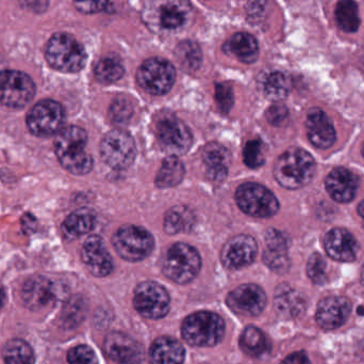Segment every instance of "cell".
I'll use <instances>...</instances> for the list:
<instances>
[{"mask_svg": "<svg viewBox=\"0 0 364 364\" xmlns=\"http://www.w3.org/2000/svg\"><path fill=\"white\" fill-rule=\"evenodd\" d=\"M87 135L78 126L62 128L55 135V151L64 169L76 175H85L93 168V160L85 147Z\"/></svg>", "mask_w": 364, "mask_h": 364, "instance_id": "6da1fadb", "label": "cell"}, {"mask_svg": "<svg viewBox=\"0 0 364 364\" xmlns=\"http://www.w3.org/2000/svg\"><path fill=\"white\" fill-rule=\"evenodd\" d=\"M316 168V160L308 152L291 147L276 162L274 177L282 187L299 189L311 182Z\"/></svg>", "mask_w": 364, "mask_h": 364, "instance_id": "7a4b0ae2", "label": "cell"}, {"mask_svg": "<svg viewBox=\"0 0 364 364\" xmlns=\"http://www.w3.org/2000/svg\"><path fill=\"white\" fill-rule=\"evenodd\" d=\"M45 57L51 68L63 73H76L87 63L85 47L68 33H55L49 38Z\"/></svg>", "mask_w": 364, "mask_h": 364, "instance_id": "3957f363", "label": "cell"}, {"mask_svg": "<svg viewBox=\"0 0 364 364\" xmlns=\"http://www.w3.org/2000/svg\"><path fill=\"white\" fill-rule=\"evenodd\" d=\"M223 318L212 312H198L184 320L181 335L186 343L199 348L214 346L224 338Z\"/></svg>", "mask_w": 364, "mask_h": 364, "instance_id": "277c9868", "label": "cell"}, {"mask_svg": "<svg viewBox=\"0 0 364 364\" xmlns=\"http://www.w3.org/2000/svg\"><path fill=\"white\" fill-rule=\"evenodd\" d=\"M200 266V256L196 249L178 243L168 249L164 261V273L172 281L186 284L198 275Z\"/></svg>", "mask_w": 364, "mask_h": 364, "instance_id": "5b68a950", "label": "cell"}, {"mask_svg": "<svg viewBox=\"0 0 364 364\" xmlns=\"http://www.w3.org/2000/svg\"><path fill=\"white\" fill-rule=\"evenodd\" d=\"M113 245L124 260L138 262L149 256L155 247L153 235L136 226L122 227L113 236Z\"/></svg>", "mask_w": 364, "mask_h": 364, "instance_id": "8992f818", "label": "cell"}, {"mask_svg": "<svg viewBox=\"0 0 364 364\" xmlns=\"http://www.w3.org/2000/svg\"><path fill=\"white\" fill-rule=\"evenodd\" d=\"M235 200L240 209L252 217H272L279 209V202L273 192L258 183H245L240 186Z\"/></svg>", "mask_w": 364, "mask_h": 364, "instance_id": "52a82bcc", "label": "cell"}, {"mask_svg": "<svg viewBox=\"0 0 364 364\" xmlns=\"http://www.w3.org/2000/svg\"><path fill=\"white\" fill-rule=\"evenodd\" d=\"M65 121V111L60 103L53 100H43L36 103L27 115V126L36 137L58 135Z\"/></svg>", "mask_w": 364, "mask_h": 364, "instance_id": "ba28073f", "label": "cell"}, {"mask_svg": "<svg viewBox=\"0 0 364 364\" xmlns=\"http://www.w3.org/2000/svg\"><path fill=\"white\" fill-rule=\"evenodd\" d=\"M36 83L29 75L19 71L0 72V104L9 108H23L36 95Z\"/></svg>", "mask_w": 364, "mask_h": 364, "instance_id": "9c48e42d", "label": "cell"}, {"mask_svg": "<svg viewBox=\"0 0 364 364\" xmlns=\"http://www.w3.org/2000/svg\"><path fill=\"white\" fill-rule=\"evenodd\" d=\"M100 155L111 168L117 170L129 168L136 160V142L125 130H111L102 139Z\"/></svg>", "mask_w": 364, "mask_h": 364, "instance_id": "30bf717a", "label": "cell"}, {"mask_svg": "<svg viewBox=\"0 0 364 364\" xmlns=\"http://www.w3.org/2000/svg\"><path fill=\"white\" fill-rule=\"evenodd\" d=\"M156 132L162 149L170 156L178 157L186 154L192 145V134L188 126L170 113L158 120Z\"/></svg>", "mask_w": 364, "mask_h": 364, "instance_id": "8fae6325", "label": "cell"}, {"mask_svg": "<svg viewBox=\"0 0 364 364\" xmlns=\"http://www.w3.org/2000/svg\"><path fill=\"white\" fill-rule=\"evenodd\" d=\"M139 83L151 94H166L172 89L176 77L174 66L168 60L153 58L143 62L139 68Z\"/></svg>", "mask_w": 364, "mask_h": 364, "instance_id": "7c38bea8", "label": "cell"}, {"mask_svg": "<svg viewBox=\"0 0 364 364\" xmlns=\"http://www.w3.org/2000/svg\"><path fill=\"white\" fill-rule=\"evenodd\" d=\"M170 296L164 286L153 281H145L134 293V307L146 318L159 320L170 310Z\"/></svg>", "mask_w": 364, "mask_h": 364, "instance_id": "4fadbf2b", "label": "cell"}, {"mask_svg": "<svg viewBox=\"0 0 364 364\" xmlns=\"http://www.w3.org/2000/svg\"><path fill=\"white\" fill-rule=\"evenodd\" d=\"M229 308L245 316H259L267 305V295L260 286L244 284L235 288L227 298Z\"/></svg>", "mask_w": 364, "mask_h": 364, "instance_id": "5bb4252c", "label": "cell"}, {"mask_svg": "<svg viewBox=\"0 0 364 364\" xmlns=\"http://www.w3.org/2000/svg\"><path fill=\"white\" fill-rule=\"evenodd\" d=\"M105 352L119 364H141L144 359L142 346L123 333H111L105 340Z\"/></svg>", "mask_w": 364, "mask_h": 364, "instance_id": "9a60e30c", "label": "cell"}, {"mask_svg": "<svg viewBox=\"0 0 364 364\" xmlns=\"http://www.w3.org/2000/svg\"><path fill=\"white\" fill-rule=\"evenodd\" d=\"M352 311L350 299L343 296H329L320 301L316 320L325 331H335L343 326Z\"/></svg>", "mask_w": 364, "mask_h": 364, "instance_id": "2e32d148", "label": "cell"}, {"mask_svg": "<svg viewBox=\"0 0 364 364\" xmlns=\"http://www.w3.org/2000/svg\"><path fill=\"white\" fill-rule=\"evenodd\" d=\"M258 252L256 241L248 235H237L227 241L222 252L225 266L240 269L254 262Z\"/></svg>", "mask_w": 364, "mask_h": 364, "instance_id": "e0dca14e", "label": "cell"}, {"mask_svg": "<svg viewBox=\"0 0 364 364\" xmlns=\"http://www.w3.org/2000/svg\"><path fill=\"white\" fill-rule=\"evenodd\" d=\"M21 299L28 309L42 311L55 301V286L45 277L29 278L21 288Z\"/></svg>", "mask_w": 364, "mask_h": 364, "instance_id": "ac0fdd59", "label": "cell"}, {"mask_svg": "<svg viewBox=\"0 0 364 364\" xmlns=\"http://www.w3.org/2000/svg\"><path fill=\"white\" fill-rule=\"evenodd\" d=\"M81 258L85 266L95 277H106L112 273V258L105 247L102 237L97 235L90 236L85 241L81 251Z\"/></svg>", "mask_w": 364, "mask_h": 364, "instance_id": "d6986e66", "label": "cell"}, {"mask_svg": "<svg viewBox=\"0 0 364 364\" xmlns=\"http://www.w3.org/2000/svg\"><path fill=\"white\" fill-rule=\"evenodd\" d=\"M327 254L338 262H354L358 252V243L346 229H333L324 237Z\"/></svg>", "mask_w": 364, "mask_h": 364, "instance_id": "ffe728a7", "label": "cell"}, {"mask_svg": "<svg viewBox=\"0 0 364 364\" xmlns=\"http://www.w3.org/2000/svg\"><path fill=\"white\" fill-rule=\"evenodd\" d=\"M306 128L310 142L318 149H328L337 138L328 115L318 108L311 109L308 113Z\"/></svg>", "mask_w": 364, "mask_h": 364, "instance_id": "44dd1931", "label": "cell"}, {"mask_svg": "<svg viewBox=\"0 0 364 364\" xmlns=\"http://www.w3.org/2000/svg\"><path fill=\"white\" fill-rule=\"evenodd\" d=\"M325 185L333 200L348 203L356 196L358 180L352 171L346 168H336L329 173Z\"/></svg>", "mask_w": 364, "mask_h": 364, "instance_id": "7402d4cb", "label": "cell"}, {"mask_svg": "<svg viewBox=\"0 0 364 364\" xmlns=\"http://www.w3.org/2000/svg\"><path fill=\"white\" fill-rule=\"evenodd\" d=\"M203 160L207 168V175L213 181H223L228 173L230 153L224 145L211 142L205 145Z\"/></svg>", "mask_w": 364, "mask_h": 364, "instance_id": "603a6c76", "label": "cell"}, {"mask_svg": "<svg viewBox=\"0 0 364 364\" xmlns=\"http://www.w3.org/2000/svg\"><path fill=\"white\" fill-rule=\"evenodd\" d=\"M184 354L186 352L181 342L162 337L154 342L149 356L153 364H182Z\"/></svg>", "mask_w": 364, "mask_h": 364, "instance_id": "cb8c5ba5", "label": "cell"}, {"mask_svg": "<svg viewBox=\"0 0 364 364\" xmlns=\"http://www.w3.org/2000/svg\"><path fill=\"white\" fill-rule=\"evenodd\" d=\"M227 53L245 63L255 62L259 56V45L255 36L247 32H239L231 36L224 46Z\"/></svg>", "mask_w": 364, "mask_h": 364, "instance_id": "d4e9b609", "label": "cell"}, {"mask_svg": "<svg viewBox=\"0 0 364 364\" xmlns=\"http://www.w3.org/2000/svg\"><path fill=\"white\" fill-rule=\"evenodd\" d=\"M275 308L287 318H296L306 309L303 295L289 286H280L275 293Z\"/></svg>", "mask_w": 364, "mask_h": 364, "instance_id": "484cf974", "label": "cell"}, {"mask_svg": "<svg viewBox=\"0 0 364 364\" xmlns=\"http://www.w3.org/2000/svg\"><path fill=\"white\" fill-rule=\"evenodd\" d=\"M95 214L91 209H78L66 218L62 231L66 239H75L89 233L95 226Z\"/></svg>", "mask_w": 364, "mask_h": 364, "instance_id": "4316f807", "label": "cell"}, {"mask_svg": "<svg viewBox=\"0 0 364 364\" xmlns=\"http://www.w3.org/2000/svg\"><path fill=\"white\" fill-rule=\"evenodd\" d=\"M188 2H164L160 6V25L168 30L182 27L188 19Z\"/></svg>", "mask_w": 364, "mask_h": 364, "instance_id": "83f0119b", "label": "cell"}, {"mask_svg": "<svg viewBox=\"0 0 364 364\" xmlns=\"http://www.w3.org/2000/svg\"><path fill=\"white\" fill-rule=\"evenodd\" d=\"M184 166L176 156H168L164 160L161 169L156 177V185L159 188L175 187L183 180Z\"/></svg>", "mask_w": 364, "mask_h": 364, "instance_id": "f1b7e54d", "label": "cell"}, {"mask_svg": "<svg viewBox=\"0 0 364 364\" xmlns=\"http://www.w3.org/2000/svg\"><path fill=\"white\" fill-rule=\"evenodd\" d=\"M195 222L194 214L186 207H172L164 218V229L168 234L186 232L193 228Z\"/></svg>", "mask_w": 364, "mask_h": 364, "instance_id": "f546056e", "label": "cell"}, {"mask_svg": "<svg viewBox=\"0 0 364 364\" xmlns=\"http://www.w3.org/2000/svg\"><path fill=\"white\" fill-rule=\"evenodd\" d=\"M6 364H34L36 357L31 346L21 339H13L6 342L2 350Z\"/></svg>", "mask_w": 364, "mask_h": 364, "instance_id": "4dcf8cb0", "label": "cell"}, {"mask_svg": "<svg viewBox=\"0 0 364 364\" xmlns=\"http://www.w3.org/2000/svg\"><path fill=\"white\" fill-rule=\"evenodd\" d=\"M242 350L250 356L259 357L267 352L269 343L264 333L257 327H247L240 339Z\"/></svg>", "mask_w": 364, "mask_h": 364, "instance_id": "1f68e13d", "label": "cell"}, {"mask_svg": "<svg viewBox=\"0 0 364 364\" xmlns=\"http://www.w3.org/2000/svg\"><path fill=\"white\" fill-rule=\"evenodd\" d=\"M338 25L346 32H356L360 25L359 10L354 1H340L336 8Z\"/></svg>", "mask_w": 364, "mask_h": 364, "instance_id": "d6a6232c", "label": "cell"}, {"mask_svg": "<svg viewBox=\"0 0 364 364\" xmlns=\"http://www.w3.org/2000/svg\"><path fill=\"white\" fill-rule=\"evenodd\" d=\"M124 72L123 63L114 56L102 58L94 71L96 78L102 83H115L123 77Z\"/></svg>", "mask_w": 364, "mask_h": 364, "instance_id": "836d02e7", "label": "cell"}, {"mask_svg": "<svg viewBox=\"0 0 364 364\" xmlns=\"http://www.w3.org/2000/svg\"><path fill=\"white\" fill-rule=\"evenodd\" d=\"M290 83L286 75L280 72H274L265 79L264 93L269 100L279 102L288 96Z\"/></svg>", "mask_w": 364, "mask_h": 364, "instance_id": "e575fe53", "label": "cell"}, {"mask_svg": "<svg viewBox=\"0 0 364 364\" xmlns=\"http://www.w3.org/2000/svg\"><path fill=\"white\" fill-rule=\"evenodd\" d=\"M176 56L179 64L184 70L192 72L200 66L201 51L196 43L191 41L181 42L177 47Z\"/></svg>", "mask_w": 364, "mask_h": 364, "instance_id": "d590c367", "label": "cell"}, {"mask_svg": "<svg viewBox=\"0 0 364 364\" xmlns=\"http://www.w3.org/2000/svg\"><path fill=\"white\" fill-rule=\"evenodd\" d=\"M263 261L272 271H277V273H286L290 269L288 250L267 248L263 254Z\"/></svg>", "mask_w": 364, "mask_h": 364, "instance_id": "8d00e7d4", "label": "cell"}, {"mask_svg": "<svg viewBox=\"0 0 364 364\" xmlns=\"http://www.w3.org/2000/svg\"><path fill=\"white\" fill-rule=\"evenodd\" d=\"M307 275L316 286L326 284V262L320 254H314L307 263Z\"/></svg>", "mask_w": 364, "mask_h": 364, "instance_id": "74e56055", "label": "cell"}, {"mask_svg": "<svg viewBox=\"0 0 364 364\" xmlns=\"http://www.w3.org/2000/svg\"><path fill=\"white\" fill-rule=\"evenodd\" d=\"M134 107L132 102L125 96H117L110 107V118L113 122L124 124L132 119Z\"/></svg>", "mask_w": 364, "mask_h": 364, "instance_id": "f35d334b", "label": "cell"}, {"mask_svg": "<svg viewBox=\"0 0 364 364\" xmlns=\"http://www.w3.org/2000/svg\"><path fill=\"white\" fill-rule=\"evenodd\" d=\"M244 162L250 168L256 169L264 164L262 143L259 140H252L247 142L243 151Z\"/></svg>", "mask_w": 364, "mask_h": 364, "instance_id": "ab89813d", "label": "cell"}, {"mask_svg": "<svg viewBox=\"0 0 364 364\" xmlns=\"http://www.w3.org/2000/svg\"><path fill=\"white\" fill-rule=\"evenodd\" d=\"M68 360L70 364H98L95 353L87 345H79L68 352Z\"/></svg>", "mask_w": 364, "mask_h": 364, "instance_id": "60d3db41", "label": "cell"}, {"mask_svg": "<svg viewBox=\"0 0 364 364\" xmlns=\"http://www.w3.org/2000/svg\"><path fill=\"white\" fill-rule=\"evenodd\" d=\"M215 100L218 108L223 113H229L232 108L235 96H233L232 88L224 83H218L215 85Z\"/></svg>", "mask_w": 364, "mask_h": 364, "instance_id": "b9f144b4", "label": "cell"}, {"mask_svg": "<svg viewBox=\"0 0 364 364\" xmlns=\"http://www.w3.org/2000/svg\"><path fill=\"white\" fill-rule=\"evenodd\" d=\"M289 111L286 106L282 104H274L267 111V121L273 125L279 126L286 121L288 118Z\"/></svg>", "mask_w": 364, "mask_h": 364, "instance_id": "7bdbcfd3", "label": "cell"}, {"mask_svg": "<svg viewBox=\"0 0 364 364\" xmlns=\"http://www.w3.org/2000/svg\"><path fill=\"white\" fill-rule=\"evenodd\" d=\"M76 8L78 9L81 12L85 13H96L100 12V11H106L108 6H110V2H76L75 4Z\"/></svg>", "mask_w": 364, "mask_h": 364, "instance_id": "ee69618b", "label": "cell"}, {"mask_svg": "<svg viewBox=\"0 0 364 364\" xmlns=\"http://www.w3.org/2000/svg\"><path fill=\"white\" fill-rule=\"evenodd\" d=\"M282 364H310V360L305 352H299L287 357Z\"/></svg>", "mask_w": 364, "mask_h": 364, "instance_id": "f6af8a7d", "label": "cell"}, {"mask_svg": "<svg viewBox=\"0 0 364 364\" xmlns=\"http://www.w3.org/2000/svg\"><path fill=\"white\" fill-rule=\"evenodd\" d=\"M4 301H6V294H4V290L0 288V309L4 305Z\"/></svg>", "mask_w": 364, "mask_h": 364, "instance_id": "bcb514c9", "label": "cell"}, {"mask_svg": "<svg viewBox=\"0 0 364 364\" xmlns=\"http://www.w3.org/2000/svg\"><path fill=\"white\" fill-rule=\"evenodd\" d=\"M358 213L360 215V217L363 218L364 222V201L359 204L358 207Z\"/></svg>", "mask_w": 364, "mask_h": 364, "instance_id": "7dc6e473", "label": "cell"}, {"mask_svg": "<svg viewBox=\"0 0 364 364\" xmlns=\"http://www.w3.org/2000/svg\"><path fill=\"white\" fill-rule=\"evenodd\" d=\"M361 282H363L364 286V266L363 269V271H361Z\"/></svg>", "mask_w": 364, "mask_h": 364, "instance_id": "c3c4849f", "label": "cell"}, {"mask_svg": "<svg viewBox=\"0 0 364 364\" xmlns=\"http://www.w3.org/2000/svg\"><path fill=\"white\" fill-rule=\"evenodd\" d=\"M363 157H364V145H363Z\"/></svg>", "mask_w": 364, "mask_h": 364, "instance_id": "681fc988", "label": "cell"}]
</instances>
